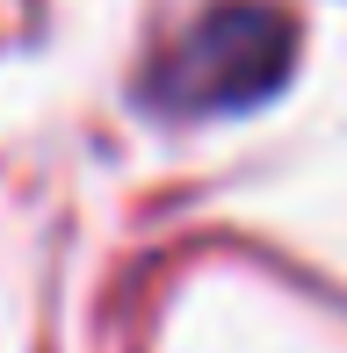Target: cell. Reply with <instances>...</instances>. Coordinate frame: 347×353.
<instances>
[{
    "label": "cell",
    "mask_w": 347,
    "mask_h": 353,
    "mask_svg": "<svg viewBox=\"0 0 347 353\" xmlns=\"http://www.w3.org/2000/svg\"><path fill=\"white\" fill-rule=\"evenodd\" d=\"M290 72H297V14L275 0H217L152 58L138 94L160 116H239L282 94Z\"/></svg>",
    "instance_id": "6da1fadb"
}]
</instances>
